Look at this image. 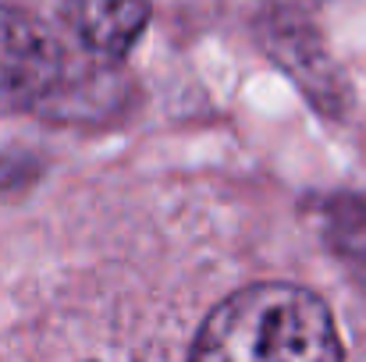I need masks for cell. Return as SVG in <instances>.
<instances>
[{
  "mask_svg": "<svg viewBox=\"0 0 366 362\" xmlns=\"http://www.w3.org/2000/svg\"><path fill=\"white\" fill-rule=\"evenodd\" d=\"M192 359L221 362H331L342 359L327 302L288 281H263L228 295L199 327Z\"/></svg>",
  "mask_w": 366,
  "mask_h": 362,
  "instance_id": "obj_1",
  "label": "cell"
},
{
  "mask_svg": "<svg viewBox=\"0 0 366 362\" xmlns=\"http://www.w3.org/2000/svg\"><path fill=\"white\" fill-rule=\"evenodd\" d=\"M68 82L71 64L57 32L21 7H0V114H54Z\"/></svg>",
  "mask_w": 366,
  "mask_h": 362,
  "instance_id": "obj_2",
  "label": "cell"
},
{
  "mask_svg": "<svg viewBox=\"0 0 366 362\" xmlns=\"http://www.w3.org/2000/svg\"><path fill=\"white\" fill-rule=\"evenodd\" d=\"M61 21L97 64H122L149 29V0H61Z\"/></svg>",
  "mask_w": 366,
  "mask_h": 362,
  "instance_id": "obj_3",
  "label": "cell"
},
{
  "mask_svg": "<svg viewBox=\"0 0 366 362\" xmlns=\"http://www.w3.org/2000/svg\"><path fill=\"white\" fill-rule=\"evenodd\" d=\"M267 46L277 57V64L306 89V96L320 111L342 114L349 107V86L342 82L338 68L331 64V57L320 46V36L310 25H302L299 18H281V21H274Z\"/></svg>",
  "mask_w": 366,
  "mask_h": 362,
  "instance_id": "obj_4",
  "label": "cell"
},
{
  "mask_svg": "<svg viewBox=\"0 0 366 362\" xmlns=\"http://www.w3.org/2000/svg\"><path fill=\"white\" fill-rule=\"evenodd\" d=\"M320 231L331 252L366 288V199L338 196L320 210Z\"/></svg>",
  "mask_w": 366,
  "mask_h": 362,
  "instance_id": "obj_5",
  "label": "cell"
}]
</instances>
